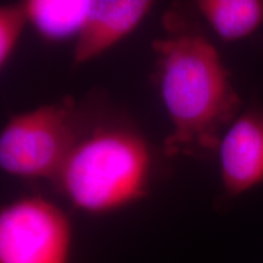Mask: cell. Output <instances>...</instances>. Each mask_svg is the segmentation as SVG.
<instances>
[{
  "label": "cell",
  "instance_id": "1",
  "mask_svg": "<svg viewBox=\"0 0 263 263\" xmlns=\"http://www.w3.org/2000/svg\"><path fill=\"white\" fill-rule=\"evenodd\" d=\"M167 25V34L153 43L157 87L172 123L164 154L209 159L217 154L226 128L238 117L241 99L205 34Z\"/></svg>",
  "mask_w": 263,
  "mask_h": 263
},
{
  "label": "cell",
  "instance_id": "2",
  "mask_svg": "<svg viewBox=\"0 0 263 263\" xmlns=\"http://www.w3.org/2000/svg\"><path fill=\"white\" fill-rule=\"evenodd\" d=\"M151 154L140 134L98 128L78 140L55 182L81 211L105 215L146 194Z\"/></svg>",
  "mask_w": 263,
  "mask_h": 263
},
{
  "label": "cell",
  "instance_id": "3",
  "mask_svg": "<svg viewBox=\"0 0 263 263\" xmlns=\"http://www.w3.org/2000/svg\"><path fill=\"white\" fill-rule=\"evenodd\" d=\"M78 140L68 105H42L10 118L3 128L0 167L11 176L55 180Z\"/></svg>",
  "mask_w": 263,
  "mask_h": 263
},
{
  "label": "cell",
  "instance_id": "4",
  "mask_svg": "<svg viewBox=\"0 0 263 263\" xmlns=\"http://www.w3.org/2000/svg\"><path fill=\"white\" fill-rule=\"evenodd\" d=\"M72 226L60 207L39 196L0 211V263H71Z\"/></svg>",
  "mask_w": 263,
  "mask_h": 263
},
{
  "label": "cell",
  "instance_id": "5",
  "mask_svg": "<svg viewBox=\"0 0 263 263\" xmlns=\"http://www.w3.org/2000/svg\"><path fill=\"white\" fill-rule=\"evenodd\" d=\"M223 188L239 196L263 183V110L251 108L227 128L217 150Z\"/></svg>",
  "mask_w": 263,
  "mask_h": 263
},
{
  "label": "cell",
  "instance_id": "6",
  "mask_svg": "<svg viewBox=\"0 0 263 263\" xmlns=\"http://www.w3.org/2000/svg\"><path fill=\"white\" fill-rule=\"evenodd\" d=\"M153 4L150 0H93L76 38L73 64H87L122 41L145 18Z\"/></svg>",
  "mask_w": 263,
  "mask_h": 263
},
{
  "label": "cell",
  "instance_id": "7",
  "mask_svg": "<svg viewBox=\"0 0 263 263\" xmlns=\"http://www.w3.org/2000/svg\"><path fill=\"white\" fill-rule=\"evenodd\" d=\"M91 5V0H28L24 3L28 22L49 41L77 38Z\"/></svg>",
  "mask_w": 263,
  "mask_h": 263
},
{
  "label": "cell",
  "instance_id": "8",
  "mask_svg": "<svg viewBox=\"0 0 263 263\" xmlns=\"http://www.w3.org/2000/svg\"><path fill=\"white\" fill-rule=\"evenodd\" d=\"M197 9L224 42L244 39L263 25L262 0H200Z\"/></svg>",
  "mask_w": 263,
  "mask_h": 263
},
{
  "label": "cell",
  "instance_id": "9",
  "mask_svg": "<svg viewBox=\"0 0 263 263\" xmlns=\"http://www.w3.org/2000/svg\"><path fill=\"white\" fill-rule=\"evenodd\" d=\"M28 22L24 4L3 5L0 8V67L4 68L17 45Z\"/></svg>",
  "mask_w": 263,
  "mask_h": 263
}]
</instances>
